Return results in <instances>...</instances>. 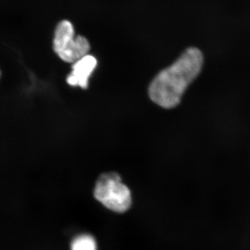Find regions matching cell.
I'll list each match as a JSON object with an SVG mask.
<instances>
[{"label": "cell", "mask_w": 250, "mask_h": 250, "mask_svg": "<svg viewBox=\"0 0 250 250\" xmlns=\"http://www.w3.org/2000/svg\"><path fill=\"white\" fill-rule=\"evenodd\" d=\"M203 63L200 49H187L173 64L154 77L148 90L149 98L166 109L176 107L188 87L201 72Z\"/></svg>", "instance_id": "6da1fadb"}, {"label": "cell", "mask_w": 250, "mask_h": 250, "mask_svg": "<svg viewBox=\"0 0 250 250\" xmlns=\"http://www.w3.org/2000/svg\"><path fill=\"white\" fill-rule=\"evenodd\" d=\"M94 196L106 208L116 213H124L132 203L129 188L116 172L100 175L94 188Z\"/></svg>", "instance_id": "7a4b0ae2"}, {"label": "cell", "mask_w": 250, "mask_h": 250, "mask_svg": "<svg viewBox=\"0 0 250 250\" xmlns=\"http://www.w3.org/2000/svg\"><path fill=\"white\" fill-rule=\"evenodd\" d=\"M53 49L62 61L73 63L88 55L90 45L83 36L75 37V29L71 22L62 21L57 24L54 31Z\"/></svg>", "instance_id": "3957f363"}, {"label": "cell", "mask_w": 250, "mask_h": 250, "mask_svg": "<svg viewBox=\"0 0 250 250\" xmlns=\"http://www.w3.org/2000/svg\"><path fill=\"white\" fill-rule=\"evenodd\" d=\"M98 65V61L93 55L85 56L73 62L72 71L67 75V84L71 86H80L86 89L88 86V80Z\"/></svg>", "instance_id": "277c9868"}, {"label": "cell", "mask_w": 250, "mask_h": 250, "mask_svg": "<svg viewBox=\"0 0 250 250\" xmlns=\"http://www.w3.org/2000/svg\"><path fill=\"white\" fill-rule=\"evenodd\" d=\"M71 250H97L96 242L90 235H80L72 241Z\"/></svg>", "instance_id": "5b68a950"}, {"label": "cell", "mask_w": 250, "mask_h": 250, "mask_svg": "<svg viewBox=\"0 0 250 250\" xmlns=\"http://www.w3.org/2000/svg\"><path fill=\"white\" fill-rule=\"evenodd\" d=\"M1 69H0V80H1Z\"/></svg>", "instance_id": "8992f818"}]
</instances>
